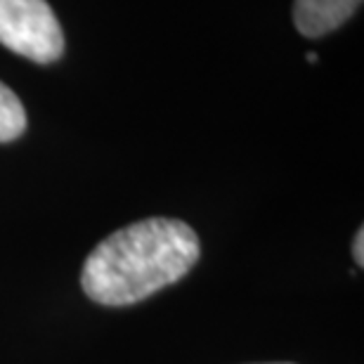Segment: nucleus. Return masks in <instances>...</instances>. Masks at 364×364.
<instances>
[{"label":"nucleus","instance_id":"1","mask_svg":"<svg viewBox=\"0 0 364 364\" xmlns=\"http://www.w3.org/2000/svg\"><path fill=\"white\" fill-rule=\"evenodd\" d=\"M201 256L196 232L176 218H147L116 230L85 258L81 287L107 308L135 305L180 282Z\"/></svg>","mask_w":364,"mask_h":364},{"label":"nucleus","instance_id":"2","mask_svg":"<svg viewBox=\"0 0 364 364\" xmlns=\"http://www.w3.org/2000/svg\"><path fill=\"white\" fill-rule=\"evenodd\" d=\"M0 43L36 64H50L64 53V31L48 0H0Z\"/></svg>","mask_w":364,"mask_h":364},{"label":"nucleus","instance_id":"3","mask_svg":"<svg viewBox=\"0 0 364 364\" xmlns=\"http://www.w3.org/2000/svg\"><path fill=\"white\" fill-rule=\"evenodd\" d=\"M362 0H296L294 24L308 38L331 33L358 12Z\"/></svg>","mask_w":364,"mask_h":364},{"label":"nucleus","instance_id":"4","mask_svg":"<svg viewBox=\"0 0 364 364\" xmlns=\"http://www.w3.org/2000/svg\"><path fill=\"white\" fill-rule=\"evenodd\" d=\"M26 130V112L21 100L0 81V142H12Z\"/></svg>","mask_w":364,"mask_h":364},{"label":"nucleus","instance_id":"5","mask_svg":"<svg viewBox=\"0 0 364 364\" xmlns=\"http://www.w3.org/2000/svg\"><path fill=\"white\" fill-rule=\"evenodd\" d=\"M362 242H364V230L360 228V230H358V237H355V244H353V249H355V258H358V263H360V265L364 263V253H362Z\"/></svg>","mask_w":364,"mask_h":364},{"label":"nucleus","instance_id":"6","mask_svg":"<svg viewBox=\"0 0 364 364\" xmlns=\"http://www.w3.org/2000/svg\"><path fill=\"white\" fill-rule=\"evenodd\" d=\"M308 62H310V64H315V62H317V55H315V53H308Z\"/></svg>","mask_w":364,"mask_h":364},{"label":"nucleus","instance_id":"7","mask_svg":"<svg viewBox=\"0 0 364 364\" xmlns=\"http://www.w3.org/2000/svg\"><path fill=\"white\" fill-rule=\"evenodd\" d=\"M279 364H289V362H279Z\"/></svg>","mask_w":364,"mask_h":364}]
</instances>
